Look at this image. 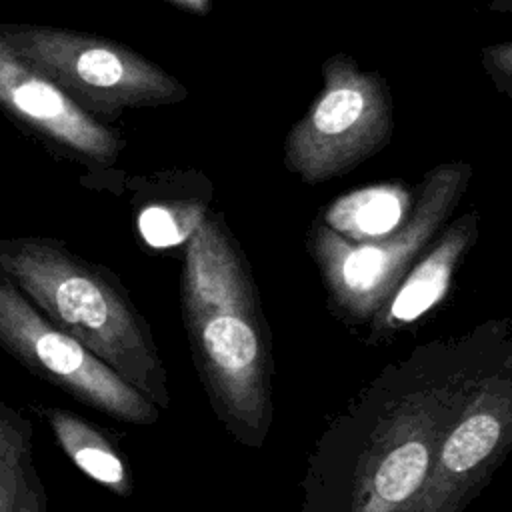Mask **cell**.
<instances>
[{"instance_id":"3","label":"cell","mask_w":512,"mask_h":512,"mask_svg":"<svg viewBox=\"0 0 512 512\" xmlns=\"http://www.w3.org/2000/svg\"><path fill=\"white\" fill-rule=\"evenodd\" d=\"M480 372L458 360L452 374L428 376L422 388L394 394L350 484L348 512H410L440 444L470 398Z\"/></svg>"},{"instance_id":"8","label":"cell","mask_w":512,"mask_h":512,"mask_svg":"<svg viewBox=\"0 0 512 512\" xmlns=\"http://www.w3.org/2000/svg\"><path fill=\"white\" fill-rule=\"evenodd\" d=\"M512 450V372L480 374L410 512H462Z\"/></svg>"},{"instance_id":"5","label":"cell","mask_w":512,"mask_h":512,"mask_svg":"<svg viewBox=\"0 0 512 512\" xmlns=\"http://www.w3.org/2000/svg\"><path fill=\"white\" fill-rule=\"evenodd\" d=\"M472 178L466 160L444 162L418 186L410 218L394 228V234L378 236L376 242L350 238L324 224L314 228L312 252L324 272L326 286L336 304L350 316L376 314L390 298L398 282L412 268L414 258L440 230Z\"/></svg>"},{"instance_id":"14","label":"cell","mask_w":512,"mask_h":512,"mask_svg":"<svg viewBox=\"0 0 512 512\" xmlns=\"http://www.w3.org/2000/svg\"><path fill=\"white\" fill-rule=\"evenodd\" d=\"M204 200H156L138 210V234L148 248H184L196 226L206 216Z\"/></svg>"},{"instance_id":"16","label":"cell","mask_w":512,"mask_h":512,"mask_svg":"<svg viewBox=\"0 0 512 512\" xmlns=\"http://www.w3.org/2000/svg\"><path fill=\"white\" fill-rule=\"evenodd\" d=\"M18 512H48V492L36 468H32L28 474L26 494Z\"/></svg>"},{"instance_id":"7","label":"cell","mask_w":512,"mask_h":512,"mask_svg":"<svg viewBox=\"0 0 512 512\" xmlns=\"http://www.w3.org/2000/svg\"><path fill=\"white\" fill-rule=\"evenodd\" d=\"M0 348L30 374L112 420L152 426L160 408L0 278Z\"/></svg>"},{"instance_id":"13","label":"cell","mask_w":512,"mask_h":512,"mask_svg":"<svg viewBox=\"0 0 512 512\" xmlns=\"http://www.w3.org/2000/svg\"><path fill=\"white\" fill-rule=\"evenodd\" d=\"M32 422L0 396V512H18L34 468Z\"/></svg>"},{"instance_id":"15","label":"cell","mask_w":512,"mask_h":512,"mask_svg":"<svg viewBox=\"0 0 512 512\" xmlns=\"http://www.w3.org/2000/svg\"><path fill=\"white\" fill-rule=\"evenodd\" d=\"M480 64L496 90L512 102V40L486 44L480 50Z\"/></svg>"},{"instance_id":"12","label":"cell","mask_w":512,"mask_h":512,"mask_svg":"<svg viewBox=\"0 0 512 512\" xmlns=\"http://www.w3.org/2000/svg\"><path fill=\"white\" fill-rule=\"evenodd\" d=\"M410 194L398 184L354 190L334 200L324 212V226L346 238H378L400 226Z\"/></svg>"},{"instance_id":"9","label":"cell","mask_w":512,"mask_h":512,"mask_svg":"<svg viewBox=\"0 0 512 512\" xmlns=\"http://www.w3.org/2000/svg\"><path fill=\"white\" fill-rule=\"evenodd\" d=\"M0 104L30 128L78 156L110 164L120 140L48 76L22 60L0 34Z\"/></svg>"},{"instance_id":"6","label":"cell","mask_w":512,"mask_h":512,"mask_svg":"<svg viewBox=\"0 0 512 512\" xmlns=\"http://www.w3.org/2000/svg\"><path fill=\"white\" fill-rule=\"evenodd\" d=\"M12 50L48 76L90 116L172 104L186 88L150 60L116 42L46 26H0Z\"/></svg>"},{"instance_id":"17","label":"cell","mask_w":512,"mask_h":512,"mask_svg":"<svg viewBox=\"0 0 512 512\" xmlns=\"http://www.w3.org/2000/svg\"><path fill=\"white\" fill-rule=\"evenodd\" d=\"M488 10L500 14H512V0H486Z\"/></svg>"},{"instance_id":"4","label":"cell","mask_w":512,"mask_h":512,"mask_svg":"<svg viewBox=\"0 0 512 512\" xmlns=\"http://www.w3.org/2000/svg\"><path fill=\"white\" fill-rule=\"evenodd\" d=\"M394 134V102L380 72L346 52L322 64V88L284 138L282 162L306 184L348 174L386 148Z\"/></svg>"},{"instance_id":"11","label":"cell","mask_w":512,"mask_h":512,"mask_svg":"<svg viewBox=\"0 0 512 512\" xmlns=\"http://www.w3.org/2000/svg\"><path fill=\"white\" fill-rule=\"evenodd\" d=\"M40 414L52 430L56 444L82 474L120 498L132 496V468L118 444L100 426L66 408L44 406Z\"/></svg>"},{"instance_id":"10","label":"cell","mask_w":512,"mask_h":512,"mask_svg":"<svg viewBox=\"0 0 512 512\" xmlns=\"http://www.w3.org/2000/svg\"><path fill=\"white\" fill-rule=\"evenodd\" d=\"M478 236V214L466 212L452 222L436 244L412 264L406 276L394 288V294L374 314L372 332H392L414 322L442 300L446 288Z\"/></svg>"},{"instance_id":"2","label":"cell","mask_w":512,"mask_h":512,"mask_svg":"<svg viewBox=\"0 0 512 512\" xmlns=\"http://www.w3.org/2000/svg\"><path fill=\"white\" fill-rule=\"evenodd\" d=\"M0 278L160 410L170 406L150 324L110 268L78 256L62 240L18 236L0 238Z\"/></svg>"},{"instance_id":"1","label":"cell","mask_w":512,"mask_h":512,"mask_svg":"<svg viewBox=\"0 0 512 512\" xmlns=\"http://www.w3.org/2000/svg\"><path fill=\"white\" fill-rule=\"evenodd\" d=\"M180 306L196 370L220 422L260 446L270 422V354L246 264L218 214L184 244Z\"/></svg>"}]
</instances>
